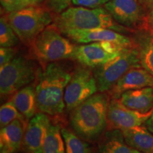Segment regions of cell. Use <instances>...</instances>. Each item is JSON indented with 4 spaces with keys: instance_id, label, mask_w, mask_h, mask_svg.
Instances as JSON below:
<instances>
[{
    "instance_id": "1f68e13d",
    "label": "cell",
    "mask_w": 153,
    "mask_h": 153,
    "mask_svg": "<svg viewBox=\"0 0 153 153\" xmlns=\"http://www.w3.org/2000/svg\"><path fill=\"white\" fill-rule=\"evenodd\" d=\"M26 1L28 3V4L30 6L33 5H38L41 4L43 2L44 0H26Z\"/></svg>"
},
{
    "instance_id": "30bf717a",
    "label": "cell",
    "mask_w": 153,
    "mask_h": 153,
    "mask_svg": "<svg viewBox=\"0 0 153 153\" xmlns=\"http://www.w3.org/2000/svg\"><path fill=\"white\" fill-rule=\"evenodd\" d=\"M124 48H126L108 41L83 44L76 46L74 60L82 65L94 69L112 60Z\"/></svg>"
},
{
    "instance_id": "5bb4252c",
    "label": "cell",
    "mask_w": 153,
    "mask_h": 153,
    "mask_svg": "<svg viewBox=\"0 0 153 153\" xmlns=\"http://www.w3.org/2000/svg\"><path fill=\"white\" fill-rule=\"evenodd\" d=\"M145 87H153V75L142 66L128 71L108 91L111 98L118 99L125 91Z\"/></svg>"
},
{
    "instance_id": "7402d4cb",
    "label": "cell",
    "mask_w": 153,
    "mask_h": 153,
    "mask_svg": "<svg viewBox=\"0 0 153 153\" xmlns=\"http://www.w3.org/2000/svg\"><path fill=\"white\" fill-rule=\"evenodd\" d=\"M61 133L65 145L66 153H92L88 142L80 138L71 130L62 128Z\"/></svg>"
},
{
    "instance_id": "d4e9b609",
    "label": "cell",
    "mask_w": 153,
    "mask_h": 153,
    "mask_svg": "<svg viewBox=\"0 0 153 153\" xmlns=\"http://www.w3.org/2000/svg\"><path fill=\"white\" fill-rule=\"evenodd\" d=\"M0 2L7 13L14 12L30 6L26 0H0Z\"/></svg>"
},
{
    "instance_id": "ac0fdd59",
    "label": "cell",
    "mask_w": 153,
    "mask_h": 153,
    "mask_svg": "<svg viewBox=\"0 0 153 153\" xmlns=\"http://www.w3.org/2000/svg\"><path fill=\"white\" fill-rule=\"evenodd\" d=\"M124 139L130 146L143 153H153V134L145 126L122 130Z\"/></svg>"
},
{
    "instance_id": "7c38bea8",
    "label": "cell",
    "mask_w": 153,
    "mask_h": 153,
    "mask_svg": "<svg viewBox=\"0 0 153 153\" xmlns=\"http://www.w3.org/2000/svg\"><path fill=\"white\" fill-rule=\"evenodd\" d=\"M63 35L77 43L87 44L94 42L108 41L125 48L136 45L131 38L116 30L107 28H94L88 30H68L61 32Z\"/></svg>"
},
{
    "instance_id": "484cf974",
    "label": "cell",
    "mask_w": 153,
    "mask_h": 153,
    "mask_svg": "<svg viewBox=\"0 0 153 153\" xmlns=\"http://www.w3.org/2000/svg\"><path fill=\"white\" fill-rule=\"evenodd\" d=\"M17 50L14 47L0 48V67L5 65L16 57Z\"/></svg>"
},
{
    "instance_id": "8992f818",
    "label": "cell",
    "mask_w": 153,
    "mask_h": 153,
    "mask_svg": "<svg viewBox=\"0 0 153 153\" xmlns=\"http://www.w3.org/2000/svg\"><path fill=\"white\" fill-rule=\"evenodd\" d=\"M141 66L136 45L126 48L104 65L93 69L99 92H108L128 71Z\"/></svg>"
},
{
    "instance_id": "8fae6325",
    "label": "cell",
    "mask_w": 153,
    "mask_h": 153,
    "mask_svg": "<svg viewBox=\"0 0 153 153\" xmlns=\"http://www.w3.org/2000/svg\"><path fill=\"white\" fill-rule=\"evenodd\" d=\"M140 113L126 107L118 99L111 98L107 114V130H122L144 125L152 114Z\"/></svg>"
},
{
    "instance_id": "3957f363",
    "label": "cell",
    "mask_w": 153,
    "mask_h": 153,
    "mask_svg": "<svg viewBox=\"0 0 153 153\" xmlns=\"http://www.w3.org/2000/svg\"><path fill=\"white\" fill-rule=\"evenodd\" d=\"M54 21V24L60 32L94 28H107L121 33L135 32L118 24L104 7L89 9L70 7L58 14Z\"/></svg>"
},
{
    "instance_id": "4dcf8cb0",
    "label": "cell",
    "mask_w": 153,
    "mask_h": 153,
    "mask_svg": "<svg viewBox=\"0 0 153 153\" xmlns=\"http://www.w3.org/2000/svg\"><path fill=\"white\" fill-rule=\"evenodd\" d=\"M144 126L153 134V110L152 114H151V116L149 117L148 119L146 120Z\"/></svg>"
},
{
    "instance_id": "52a82bcc",
    "label": "cell",
    "mask_w": 153,
    "mask_h": 153,
    "mask_svg": "<svg viewBox=\"0 0 153 153\" xmlns=\"http://www.w3.org/2000/svg\"><path fill=\"white\" fill-rule=\"evenodd\" d=\"M41 72L35 62L23 56H16L11 62L0 67L1 95L14 94L21 89L31 85Z\"/></svg>"
},
{
    "instance_id": "d6986e66",
    "label": "cell",
    "mask_w": 153,
    "mask_h": 153,
    "mask_svg": "<svg viewBox=\"0 0 153 153\" xmlns=\"http://www.w3.org/2000/svg\"><path fill=\"white\" fill-rule=\"evenodd\" d=\"M11 99L26 120L31 119L37 114L36 87L33 84L21 89L13 95Z\"/></svg>"
},
{
    "instance_id": "ffe728a7",
    "label": "cell",
    "mask_w": 153,
    "mask_h": 153,
    "mask_svg": "<svg viewBox=\"0 0 153 153\" xmlns=\"http://www.w3.org/2000/svg\"><path fill=\"white\" fill-rule=\"evenodd\" d=\"M140 32V35L135 40L138 50L140 63L153 75V36L146 32Z\"/></svg>"
},
{
    "instance_id": "ba28073f",
    "label": "cell",
    "mask_w": 153,
    "mask_h": 153,
    "mask_svg": "<svg viewBox=\"0 0 153 153\" xmlns=\"http://www.w3.org/2000/svg\"><path fill=\"white\" fill-rule=\"evenodd\" d=\"M99 92L93 69L79 66L72 72L65 91V109L71 112L75 107Z\"/></svg>"
},
{
    "instance_id": "cb8c5ba5",
    "label": "cell",
    "mask_w": 153,
    "mask_h": 153,
    "mask_svg": "<svg viewBox=\"0 0 153 153\" xmlns=\"http://www.w3.org/2000/svg\"><path fill=\"white\" fill-rule=\"evenodd\" d=\"M16 119L22 120L25 123L27 121L24 116L17 109L12 100L10 99L1 105L0 108V127L2 128Z\"/></svg>"
},
{
    "instance_id": "d6a6232c",
    "label": "cell",
    "mask_w": 153,
    "mask_h": 153,
    "mask_svg": "<svg viewBox=\"0 0 153 153\" xmlns=\"http://www.w3.org/2000/svg\"><path fill=\"white\" fill-rule=\"evenodd\" d=\"M1 153H9V152H8L7 151H6V150H1Z\"/></svg>"
},
{
    "instance_id": "9c48e42d",
    "label": "cell",
    "mask_w": 153,
    "mask_h": 153,
    "mask_svg": "<svg viewBox=\"0 0 153 153\" xmlns=\"http://www.w3.org/2000/svg\"><path fill=\"white\" fill-rule=\"evenodd\" d=\"M104 8L118 24L135 32L144 30L148 13L139 0H110Z\"/></svg>"
},
{
    "instance_id": "277c9868",
    "label": "cell",
    "mask_w": 153,
    "mask_h": 153,
    "mask_svg": "<svg viewBox=\"0 0 153 153\" xmlns=\"http://www.w3.org/2000/svg\"><path fill=\"white\" fill-rule=\"evenodd\" d=\"M9 24L21 42L30 44L40 33L54 22L52 10L45 6L33 5L7 13Z\"/></svg>"
},
{
    "instance_id": "f1b7e54d",
    "label": "cell",
    "mask_w": 153,
    "mask_h": 153,
    "mask_svg": "<svg viewBox=\"0 0 153 153\" xmlns=\"http://www.w3.org/2000/svg\"><path fill=\"white\" fill-rule=\"evenodd\" d=\"M143 31L153 36V9L148 14L144 30Z\"/></svg>"
},
{
    "instance_id": "9a60e30c",
    "label": "cell",
    "mask_w": 153,
    "mask_h": 153,
    "mask_svg": "<svg viewBox=\"0 0 153 153\" xmlns=\"http://www.w3.org/2000/svg\"><path fill=\"white\" fill-rule=\"evenodd\" d=\"M28 123L16 119L1 128L0 147L1 150L14 153L22 146L23 140Z\"/></svg>"
},
{
    "instance_id": "4316f807",
    "label": "cell",
    "mask_w": 153,
    "mask_h": 153,
    "mask_svg": "<svg viewBox=\"0 0 153 153\" xmlns=\"http://www.w3.org/2000/svg\"><path fill=\"white\" fill-rule=\"evenodd\" d=\"M110 0H72V4L77 7L96 9L104 6Z\"/></svg>"
},
{
    "instance_id": "603a6c76",
    "label": "cell",
    "mask_w": 153,
    "mask_h": 153,
    "mask_svg": "<svg viewBox=\"0 0 153 153\" xmlns=\"http://www.w3.org/2000/svg\"><path fill=\"white\" fill-rule=\"evenodd\" d=\"M19 36L9 24L7 12L0 19V45L1 47H15L20 42Z\"/></svg>"
},
{
    "instance_id": "f546056e",
    "label": "cell",
    "mask_w": 153,
    "mask_h": 153,
    "mask_svg": "<svg viewBox=\"0 0 153 153\" xmlns=\"http://www.w3.org/2000/svg\"><path fill=\"white\" fill-rule=\"evenodd\" d=\"M139 1L148 13L153 9V0H139Z\"/></svg>"
},
{
    "instance_id": "44dd1931",
    "label": "cell",
    "mask_w": 153,
    "mask_h": 153,
    "mask_svg": "<svg viewBox=\"0 0 153 153\" xmlns=\"http://www.w3.org/2000/svg\"><path fill=\"white\" fill-rule=\"evenodd\" d=\"M61 126L51 123L43 148V153H66Z\"/></svg>"
},
{
    "instance_id": "e0dca14e",
    "label": "cell",
    "mask_w": 153,
    "mask_h": 153,
    "mask_svg": "<svg viewBox=\"0 0 153 153\" xmlns=\"http://www.w3.org/2000/svg\"><path fill=\"white\" fill-rule=\"evenodd\" d=\"M99 140L96 153H143L127 144L120 130H107Z\"/></svg>"
},
{
    "instance_id": "7a4b0ae2",
    "label": "cell",
    "mask_w": 153,
    "mask_h": 153,
    "mask_svg": "<svg viewBox=\"0 0 153 153\" xmlns=\"http://www.w3.org/2000/svg\"><path fill=\"white\" fill-rule=\"evenodd\" d=\"M72 74L59 62L48 63L38 73L35 85L38 112L51 116L62 114L65 91Z\"/></svg>"
},
{
    "instance_id": "2e32d148",
    "label": "cell",
    "mask_w": 153,
    "mask_h": 153,
    "mask_svg": "<svg viewBox=\"0 0 153 153\" xmlns=\"http://www.w3.org/2000/svg\"><path fill=\"white\" fill-rule=\"evenodd\" d=\"M126 107L140 113L153 110V87L125 91L118 98Z\"/></svg>"
},
{
    "instance_id": "83f0119b",
    "label": "cell",
    "mask_w": 153,
    "mask_h": 153,
    "mask_svg": "<svg viewBox=\"0 0 153 153\" xmlns=\"http://www.w3.org/2000/svg\"><path fill=\"white\" fill-rule=\"evenodd\" d=\"M72 0H48V6L53 12L60 14L68 8Z\"/></svg>"
},
{
    "instance_id": "6da1fadb",
    "label": "cell",
    "mask_w": 153,
    "mask_h": 153,
    "mask_svg": "<svg viewBox=\"0 0 153 153\" xmlns=\"http://www.w3.org/2000/svg\"><path fill=\"white\" fill-rule=\"evenodd\" d=\"M111 97L108 92H97L71 111L72 131L88 143L98 141L107 131V114Z\"/></svg>"
},
{
    "instance_id": "4fadbf2b",
    "label": "cell",
    "mask_w": 153,
    "mask_h": 153,
    "mask_svg": "<svg viewBox=\"0 0 153 153\" xmlns=\"http://www.w3.org/2000/svg\"><path fill=\"white\" fill-rule=\"evenodd\" d=\"M51 121L48 115L38 112L28 121L22 147L26 153H43V148Z\"/></svg>"
},
{
    "instance_id": "5b68a950",
    "label": "cell",
    "mask_w": 153,
    "mask_h": 153,
    "mask_svg": "<svg viewBox=\"0 0 153 153\" xmlns=\"http://www.w3.org/2000/svg\"><path fill=\"white\" fill-rule=\"evenodd\" d=\"M30 45L36 56L44 63L74 60L76 46L54 24L38 34Z\"/></svg>"
}]
</instances>
